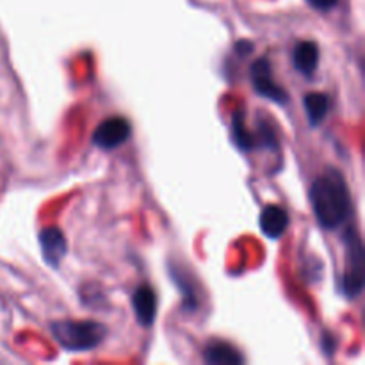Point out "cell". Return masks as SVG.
Returning a JSON list of instances; mask_svg holds the SVG:
<instances>
[{"instance_id": "12", "label": "cell", "mask_w": 365, "mask_h": 365, "mask_svg": "<svg viewBox=\"0 0 365 365\" xmlns=\"http://www.w3.org/2000/svg\"><path fill=\"white\" fill-rule=\"evenodd\" d=\"M232 138H234V143L241 150H252L257 146V134H252L246 128L242 110L234 113V118H232Z\"/></svg>"}, {"instance_id": "10", "label": "cell", "mask_w": 365, "mask_h": 365, "mask_svg": "<svg viewBox=\"0 0 365 365\" xmlns=\"http://www.w3.org/2000/svg\"><path fill=\"white\" fill-rule=\"evenodd\" d=\"M203 359L207 364H242L245 362V356L237 351L232 344L223 341H212L205 346L203 349Z\"/></svg>"}, {"instance_id": "4", "label": "cell", "mask_w": 365, "mask_h": 365, "mask_svg": "<svg viewBox=\"0 0 365 365\" xmlns=\"http://www.w3.org/2000/svg\"><path fill=\"white\" fill-rule=\"evenodd\" d=\"M132 127L127 118L110 116L103 120L93 132V145L102 150H114L128 141Z\"/></svg>"}, {"instance_id": "13", "label": "cell", "mask_w": 365, "mask_h": 365, "mask_svg": "<svg viewBox=\"0 0 365 365\" xmlns=\"http://www.w3.org/2000/svg\"><path fill=\"white\" fill-rule=\"evenodd\" d=\"M307 2L319 11H330L331 7L337 6L339 0H307Z\"/></svg>"}, {"instance_id": "5", "label": "cell", "mask_w": 365, "mask_h": 365, "mask_svg": "<svg viewBox=\"0 0 365 365\" xmlns=\"http://www.w3.org/2000/svg\"><path fill=\"white\" fill-rule=\"evenodd\" d=\"M250 75H252L253 88H255V91L259 93L260 96L273 100L274 103H282V106L287 103V91L274 82L273 73H271V64L266 57H260V59H257L255 63L252 64Z\"/></svg>"}, {"instance_id": "6", "label": "cell", "mask_w": 365, "mask_h": 365, "mask_svg": "<svg viewBox=\"0 0 365 365\" xmlns=\"http://www.w3.org/2000/svg\"><path fill=\"white\" fill-rule=\"evenodd\" d=\"M39 245H41L43 259L48 266L57 267L59 262L63 260V257L66 255L68 242L64 234L61 232V228L57 227H48L39 234Z\"/></svg>"}, {"instance_id": "9", "label": "cell", "mask_w": 365, "mask_h": 365, "mask_svg": "<svg viewBox=\"0 0 365 365\" xmlns=\"http://www.w3.org/2000/svg\"><path fill=\"white\" fill-rule=\"evenodd\" d=\"M292 64L303 75H312L319 64V46L316 41H299L292 52Z\"/></svg>"}, {"instance_id": "8", "label": "cell", "mask_w": 365, "mask_h": 365, "mask_svg": "<svg viewBox=\"0 0 365 365\" xmlns=\"http://www.w3.org/2000/svg\"><path fill=\"white\" fill-rule=\"evenodd\" d=\"M289 227V212L280 205H267L260 212V230L266 237L280 239Z\"/></svg>"}, {"instance_id": "2", "label": "cell", "mask_w": 365, "mask_h": 365, "mask_svg": "<svg viewBox=\"0 0 365 365\" xmlns=\"http://www.w3.org/2000/svg\"><path fill=\"white\" fill-rule=\"evenodd\" d=\"M53 339L66 351H89L102 344L107 328L96 321H56L50 327Z\"/></svg>"}, {"instance_id": "7", "label": "cell", "mask_w": 365, "mask_h": 365, "mask_svg": "<svg viewBox=\"0 0 365 365\" xmlns=\"http://www.w3.org/2000/svg\"><path fill=\"white\" fill-rule=\"evenodd\" d=\"M132 307L134 314L138 317L139 324L145 328L152 327L157 317V294L150 285H141L135 289L132 296Z\"/></svg>"}, {"instance_id": "3", "label": "cell", "mask_w": 365, "mask_h": 365, "mask_svg": "<svg viewBox=\"0 0 365 365\" xmlns=\"http://www.w3.org/2000/svg\"><path fill=\"white\" fill-rule=\"evenodd\" d=\"M344 278L342 289L348 298H356L364 289V246L359 234L349 228L344 235Z\"/></svg>"}, {"instance_id": "11", "label": "cell", "mask_w": 365, "mask_h": 365, "mask_svg": "<svg viewBox=\"0 0 365 365\" xmlns=\"http://www.w3.org/2000/svg\"><path fill=\"white\" fill-rule=\"evenodd\" d=\"M303 106H305V113L310 125L319 127L324 118H327L328 109H330V98L324 93H309L303 98Z\"/></svg>"}, {"instance_id": "1", "label": "cell", "mask_w": 365, "mask_h": 365, "mask_svg": "<svg viewBox=\"0 0 365 365\" xmlns=\"http://www.w3.org/2000/svg\"><path fill=\"white\" fill-rule=\"evenodd\" d=\"M310 205L317 223L327 230H334L344 223L351 210V196L344 177L335 168H328L314 180L310 187Z\"/></svg>"}]
</instances>
